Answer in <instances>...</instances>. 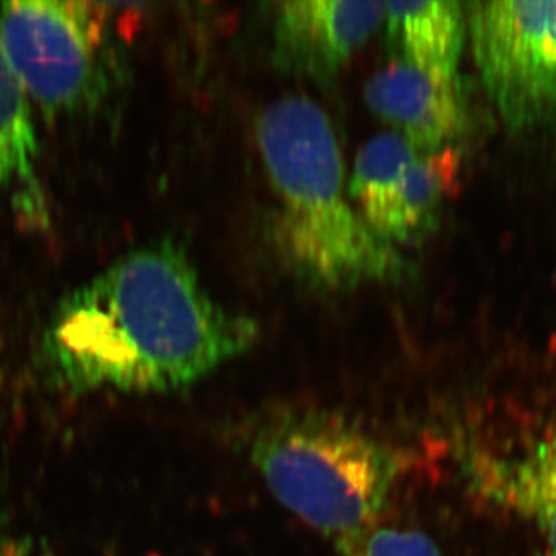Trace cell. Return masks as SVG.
<instances>
[{
  "label": "cell",
  "mask_w": 556,
  "mask_h": 556,
  "mask_svg": "<svg viewBox=\"0 0 556 556\" xmlns=\"http://www.w3.org/2000/svg\"><path fill=\"white\" fill-rule=\"evenodd\" d=\"M254 320L211 298L172 240L134 249L65 295L43 353L78 393H174L207 378L257 340Z\"/></svg>",
  "instance_id": "1"
},
{
  "label": "cell",
  "mask_w": 556,
  "mask_h": 556,
  "mask_svg": "<svg viewBox=\"0 0 556 556\" xmlns=\"http://www.w3.org/2000/svg\"><path fill=\"white\" fill-rule=\"evenodd\" d=\"M249 457L281 506L334 541L379 519L404 471L393 445L324 409L266 417Z\"/></svg>",
  "instance_id": "3"
},
{
  "label": "cell",
  "mask_w": 556,
  "mask_h": 556,
  "mask_svg": "<svg viewBox=\"0 0 556 556\" xmlns=\"http://www.w3.org/2000/svg\"><path fill=\"white\" fill-rule=\"evenodd\" d=\"M471 470L484 495L535 532L544 556H556V426L508 453H479Z\"/></svg>",
  "instance_id": "8"
},
{
  "label": "cell",
  "mask_w": 556,
  "mask_h": 556,
  "mask_svg": "<svg viewBox=\"0 0 556 556\" xmlns=\"http://www.w3.org/2000/svg\"><path fill=\"white\" fill-rule=\"evenodd\" d=\"M334 543L338 556H442L422 530L380 518Z\"/></svg>",
  "instance_id": "12"
},
{
  "label": "cell",
  "mask_w": 556,
  "mask_h": 556,
  "mask_svg": "<svg viewBox=\"0 0 556 556\" xmlns=\"http://www.w3.org/2000/svg\"><path fill=\"white\" fill-rule=\"evenodd\" d=\"M386 3L292 0L274 14L273 62L280 72L314 80L334 78L378 30Z\"/></svg>",
  "instance_id": "7"
},
{
  "label": "cell",
  "mask_w": 556,
  "mask_h": 556,
  "mask_svg": "<svg viewBox=\"0 0 556 556\" xmlns=\"http://www.w3.org/2000/svg\"><path fill=\"white\" fill-rule=\"evenodd\" d=\"M38 153L30 98L0 42V200L36 192Z\"/></svg>",
  "instance_id": "11"
},
{
  "label": "cell",
  "mask_w": 556,
  "mask_h": 556,
  "mask_svg": "<svg viewBox=\"0 0 556 556\" xmlns=\"http://www.w3.org/2000/svg\"><path fill=\"white\" fill-rule=\"evenodd\" d=\"M257 141L276 197L274 237L288 265L321 291L393 283L409 273L346 192L331 121L306 97L281 98L260 116Z\"/></svg>",
  "instance_id": "2"
},
{
  "label": "cell",
  "mask_w": 556,
  "mask_h": 556,
  "mask_svg": "<svg viewBox=\"0 0 556 556\" xmlns=\"http://www.w3.org/2000/svg\"><path fill=\"white\" fill-rule=\"evenodd\" d=\"M457 169L459 155L453 148L420 152L401 135L383 134L358 152L348 193L380 239L404 247L437 228Z\"/></svg>",
  "instance_id": "6"
},
{
  "label": "cell",
  "mask_w": 556,
  "mask_h": 556,
  "mask_svg": "<svg viewBox=\"0 0 556 556\" xmlns=\"http://www.w3.org/2000/svg\"><path fill=\"white\" fill-rule=\"evenodd\" d=\"M365 101L376 116L420 152L448 148L463 124L457 84H445L394 61L365 86Z\"/></svg>",
  "instance_id": "9"
},
{
  "label": "cell",
  "mask_w": 556,
  "mask_h": 556,
  "mask_svg": "<svg viewBox=\"0 0 556 556\" xmlns=\"http://www.w3.org/2000/svg\"><path fill=\"white\" fill-rule=\"evenodd\" d=\"M104 5L78 0H13L0 5V42L30 102L51 115L75 113L105 87Z\"/></svg>",
  "instance_id": "4"
},
{
  "label": "cell",
  "mask_w": 556,
  "mask_h": 556,
  "mask_svg": "<svg viewBox=\"0 0 556 556\" xmlns=\"http://www.w3.org/2000/svg\"><path fill=\"white\" fill-rule=\"evenodd\" d=\"M388 50L409 67L445 84H457L466 42V14L452 0L386 2Z\"/></svg>",
  "instance_id": "10"
},
{
  "label": "cell",
  "mask_w": 556,
  "mask_h": 556,
  "mask_svg": "<svg viewBox=\"0 0 556 556\" xmlns=\"http://www.w3.org/2000/svg\"><path fill=\"white\" fill-rule=\"evenodd\" d=\"M0 556H49L30 536L0 538Z\"/></svg>",
  "instance_id": "13"
},
{
  "label": "cell",
  "mask_w": 556,
  "mask_h": 556,
  "mask_svg": "<svg viewBox=\"0 0 556 556\" xmlns=\"http://www.w3.org/2000/svg\"><path fill=\"white\" fill-rule=\"evenodd\" d=\"M471 47L489 97L511 130L556 129V0L471 3Z\"/></svg>",
  "instance_id": "5"
}]
</instances>
